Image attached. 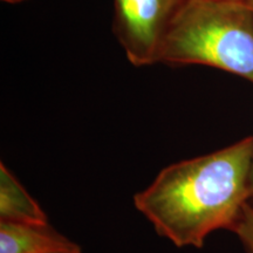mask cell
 I'll return each instance as SVG.
<instances>
[{"label":"cell","mask_w":253,"mask_h":253,"mask_svg":"<svg viewBox=\"0 0 253 253\" xmlns=\"http://www.w3.org/2000/svg\"><path fill=\"white\" fill-rule=\"evenodd\" d=\"M253 137L168 166L134 205L158 236L177 248L202 249L211 233L232 232L251 199Z\"/></svg>","instance_id":"cell-1"},{"label":"cell","mask_w":253,"mask_h":253,"mask_svg":"<svg viewBox=\"0 0 253 253\" xmlns=\"http://www.w3.org/2000/svg\"><path fill=\"white\" fill-rule=\"evenodd\" d=\"M203 65L253 84V12L245 1L185 0L168 28L157 63Z\"/></svg>","instance_id":"cell-2"},{"label":"cell","mask_w":253,"mask_h":253,"mask_svg":"<svg viewBox=\"0 0 253 253\" xmlns=\"http://www.w3.org/2000/svg\"><path fill=\"white\" fill-rule=\"evenodd\" d=\"M185 0H114V32L136 67L157 63L168 28Z\"/></svg>","instance_id":"cell-3"},{"label":"cell","mask_w":253,"mask_h":253,"mask_svg":"<svg viewBox=\"0 0 253 253\" xmlns=\"http://www.w3.org/2000/svg\"><path fill=\"white\" fill-rule=\"evenodd\" d=\"M77 245L49 224L0 221V253H59Z\"/></svg>","instance_id":"cell-4"},{"label":"cell","mask_w":253,"mask_h":253,"mask_svg":"<svg viewBox=\"0 0 253 253\" xmlns=\"http://www.w3.org/2000/svg\"><path fill=\"white\" fill-rule=\"evenodd\" d=\"M0 221L33 225L48 224L45 211L4 163H0Z\"/></svg>","instance_id":"cell-5"},{"label":"cell","mask_w":253,"mask_h":253,"mask_svg":"<svg viewBox=\"0 0 253 253\" xmlns=\"http://www.w3.org/2000/svg\"><path fill=\"white\" fill-rule=\"evenodd\" d=\"M232 232L238 237L245 253H253V205L246 204Z\"/></svg>","instance_id":"cell-6"},{"label":"cell","mask_w":253,"mask_h":253,"mask_svg":"<svg viewBox=\"0 0 253 253\" xmlns=\"http://www.w3.org/2000/svg\"><path fill=\"white\" fill-rule=\"evenodd\" d=\"M59 253H81V248L79 245H77V246H75V248H73L71 250H67V251L59 252Z\"/></svg>","instance_id":"cell-7"},{"label":"cell","mask_w":253,"mask_h":253,"mask_svg":"<svg viewBox=\"0 0 253 253\" xmlns=\"http://www.w3.org/2000/svg\"><path fill=\"white\" fill-rule=\"evenodd\" d=\"M250 203L253 205V160H252V168H251V199Z\"/></svg>","instance_id":"cell-8"},{"label":"cell","mask_w":253,"mask_h":253,"mask_svg":"<svg viewBox=\"0 0 253 253\" xmlns=\"http://www.w3.org/2000/svg\"><path fill=\"white\" fill-rule=\"evenodd\" d=\"M1 1L6 2V4H20V2L27 1V0H1Z\"/></svg>","instance_id":"cell-9"},{"label":"cell","mask_w":253,"mask_h":253,"mask_svg":"<svg viewBox=\"0 0 253 253\" xmlns=\"http://www.w3.org/2000/svg\"><path fill=\"white\" fill-rule=\"evenodd\" d=\"M245 2H246V4L249 5V7L251 8V9H252V12H253V0H246Z\"/></svg>","instance_id":"cell-10"},{"label":"cell","mask_w":253,"mask_h":253,"mask_svg":"<svg viewBox=\"0 0 253 253\" xmlns=\"http://www.w3.org/2000/svg\"><path fill=\"white\" fill-rule=\"evenodd\" d=\"M227 1H246V0H227Z\"/></svg>","instance_id":"cell-11"}]
</instances>
